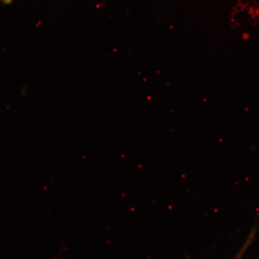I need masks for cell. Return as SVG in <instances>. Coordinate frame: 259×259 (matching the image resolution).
<instances>
[{
	"label": "cell",
	"mask_w": 259,
	"mask_h": 259,
	"mask_svg": "<svg viewBox=\"0 0 259 259\" xmlns=\"http://www.w3.org/2000/svg\"><path fill=\"white\" fill-rule=\"evenodd\" d=\"M0 2L4 3V4L8 5L11 4V3L13 2V0H0Z\"/></svg>",
	"instance_id": "cell-1"
}]
</instances>
